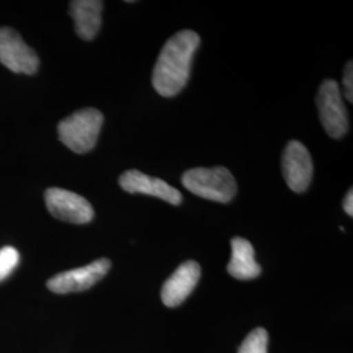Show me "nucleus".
<instances>
[{
	"label": "nucleus",
	"instance_id": "1",
	"mask_svg": "<svg viewBox=\"0 0 353 353\" xmlns=\"http://www.w3.org/2000/svg\"><path fill=\"white\" fill-rule=\"evenodd\" d=\"M201 37L192 30L178 32L169 38L154 65L152 84L163 97H174L189 81L194 54Z\"/></svg>",
	"mask_w": 353,
	"mask_h": 353
},
{
	"label": "nucleus",
	"instance_id": "2",
	"mask_svg": "<svg viewBox=\"0 0 353 353\" xmlns=\"http://www.w3.org/2000/svg\"><path fill=\"white\" fill-rule=\"evenodd\" d=\"M182 185L201 198L229 203L237 192V183L227 168H196L183 173Z\"/></svg>",
	"mask_w": 353,
	"mask_h": 353
},
{
	"label": "nucleus",
	"instance_id": "3",
	"mask_svg": "<svg viewBox=\"0 0 353 353\" xmlns=\"http://www.w3.org/2000/svg\"><path fill=\"white\" fill-rule=\"evenodd\" d=\"M103 123V115L97 109H81L64 118L58 125L59 139L71 151L83 154L96 147Z\"/></svg>",
	"mask_w": 353,
	"mask_h": 353
},
{
	"label": "nucleus",
	"instance_id": "4",
	"mask_svg": "<svg viewBox=\"0 0 353 353\" xmlns=\"http://www.w3.org/2000/svg\"><path fill=\"white\" fill-rule=\"evenodd\" d=\"M318 113L325 131L332 139L343 138L350 127L348 113L341 100V89L335 80L326 79L316 96Z\"/></svg>",
	"mask_w": 353,
	"mask_h": 353
},
{
	"label": "nucleus",
	"instance_id": "5",
	"mask_svg": "<svg viewBox=\"0 0 353 353\" xmlns=\"http://www.w3.org/2000/svg\"><path fill=\"white\" fill-rule=\"evenodd\" d=\"M46 207L55 219L71 224H87L94 217L90 203L68 190L52 188L45 194Z\"/></svg>",
	"mask_w": 353,
	"mask_h": 353
},
{
	"label": "nucleus",
	"instance_id": "6",
	"mask_svg": "<svg viewBox=\"0 0 353 353\" xmlns=\"http://www.w3.org/2000/svg\"><path fill=\"white\" fill-rule=\"evenodd\" d=\"M0 63L16 74L33 75L38 70L37 54L11 28H0Z\"/></svg>",
	"mask_w": 353,
	"mask_h": 353
},
{
	"label": "nucleus",
	"instance_id": "7",
	"mask_svg": "<svg viewBox=\"0 0 353 353\" xmlns=\"http://www.w3.org/2000/svg\"><path fill=\"white\" fill-rule=\"evenodd\" d=\"M110 267L112 263L109 259H97L90 265L70 270L52 276L48 281V288L58 294L89 290L109 272Z\"/></svg>",
	"mask_w": 353,
	"mask_h": 353
},
{
	"label": "nucleus",
	"instance_id": "8",
	"mask_svg": "<svg viewBox=\"0 0 353 353\" xmlns=\"http://www.w3.org/2000/svg\"><path fill=\"white\" fill-rule=\"evenodd\" d=\"M283 176L294 192H303L312 183L313 160L303 143L292 140L285 147L281 159Z\"/></svg>",
	"mask_w": 353,
	"mask_h": 353
},
{
	"label": "nucleus",
	"instance_id": "9",
	"mask_svg": "<svg viewBox=\"0 0 353 353\" xmlns=\"http://www.w3.org/2000/svg\"><path fill=\"white\" fill-rule=\"evenodd\" d=\"M121 188L130 194H144L163 199L173 205L182 202V194L160 178L147 176L139 170H127L119 176Z\"/></svg>",
	"mask_w": 353,
	"mask_h": 353
},
{
	"label": "nucleus",
	"instance_id": "10",
	"mask_svg": "<svg viewBox=\"0 0 353 353\" xmlns=\"http://www.w3.org/2000/svg\"><path fill=\"white\" fill-rule=\"evenodd\" d=\"M201 278V265L194 261H188L179 265L174 274L165 281L161 290L163 303L168 307H176L183 303Z\"/></svg>",
	"mask_w": 353,
	"mask_h": 353
},
{
	"label": "nucleus",
	"instance_id": "11",
	"mask_svg": "<svg viewBox=\"0 0 353 353\" xmlns=\"http://www.w3.org/2000/svg\"><path fill=\"white\" fill-rule=\"evenodd\" d=\"M103 3L100 0H75L70 3V13L75 21L77 36L90 41L97 36L102 24Z\"/></svg>",
	"mask_w": 353,
	"mask_h": 353
},
{
	"label": "nucleus",
	"instance_id": "12",
	"mask_svg": "<svg viewBox=\"0 0 353 353\" xmlns=\"http://www.w3.org/2000/svg\"><path fill=\"white\" fill-rule=\"evenodd\" d=\"M228 272L239 280H252L261 275L262 268L255 261V252L249 241L241 237L232 240V258Z\"/></svg>",
	"mask_w": 353,
	"mask_h": 353
},
{
	"label": "nucleus",
	"instance_id": "13",
	"mask_svg": "<svg viewBox=\"0 0 353 353\" xmlns=\"http://www.w3.org/2000/svg\"><path fill=\"white\" fill-rule=\"evenodd\" d=\"M268 335L265 328H255L241 344L239 353H267Z\"/></svg>",
	"mask_w": 353,
	"mask_h": 353
},
{
	"label": "nucleus",
	"instance_id": "14",
	"mask_svg": "<svg viewBox=\"0 0 353 353\" xmlns=\"http://www.w3.org/2000/svg\"><path fill=\"white\" fill-rule=\"evenodd\" d=\"M19 262L20 254L14 248L6 246L0 249V281L11 275V272L17 267Z\"/></svg>",
	"mask_w": 353,
	"mask_h": 353
},
{
	"label": "nucleus",
	"instance_id": "15",
	"mask_svg": "<svg viewBox=\"0 0 353 353\" xmlns=\"http://www.w3.org/2000/svg\"><path fill=\"white\" fill-rule=\"evenodd\" d=\"M343 87H344V96L348 101L353 102V64L348 62L344 68L343 76Z\"/></svg>",
	"mask_w": 353,
	"mask_h": 353
},
{
	"label": "nucleus",
	"instance_id": "16",
	"mask_svg": "<svg viewBox=\"0 0 353 353\" xmlns=\"http://www.w3.org/2000/svg\"><path fill=\"white\" fill-rule=\"evenodd\" d=\"M343 208L345 211V214L348 216H353V190L350 189V191L347 192L345 198H344V202H343Z\"/></svg>",
	"mask_w": 353,
	"mask_h": 353
}]
</instances>
